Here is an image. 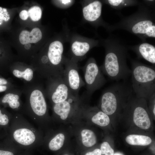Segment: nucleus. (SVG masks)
Segmentation results:
<instances>
[{"instance_id": "obj_18", "label": "nucleus", "mask_w": 155, "mask_h": 155, "mask_svg": "<svg viewBox=\"0 0 155 155\" xmlns=\"http://www.w3.org/2000/svg\"><path fill=\"white\" fill-rule=\"evenodd\" d=\"M82 143L87 147H91L96 142V137L94 133L88 129L83 130L81 132Z\"/></svg>"}, {"instance_id": "obj_32", "label": "nucleus", "mask_w": 155, "mask_h": 155, "mask_svg": "<svg viewBox=\"0 0 155 155\" xmlns=\"http://www.w3.org/2000/svg\"><path fill=\"white\" fill-rule=\"evenodd\" d=\"M59 1H61L63 4H68V3L71 2L72 1L71 0H61Z\"/></svg>"}, {"instance_id": "obj_33", "label": "nucleus", "mask_w": 155, "mask_h": 155, "mask_svg": "<svg viewBox=\"0 0 155 155\" xmlns=\"http://www.w3.org/2000/svg\"><path fill=\"white\" fill-rule=\"evenodd\" d=\"M113 155H123L122 154L118 152H116L113 154Z\"/></svg>"}, {"instance_id": "obj_2", "label": "nucleus", "mask_w": 155, "mask_h": 155, "mask_svg": "<svg viewBox=\"0 0 155 155\" xmlns=\"http://www.w3.org/2000/svg\"><path fill=\"white\" fill-rule=\"evenodd\" d=\"M22 90L25 100L21 113L26 115L40 126L48 113L44 89L42 84L40 80L24 84Z\"/></svg>"}, {"instance_id": "obj_34", "label": "nucleus", "mask_w": 155, "mask_h": 155, "mask_svg": "<svg viewBox=\"0 0 155 155\" xmlns=\"http://www.w3.org/2000/svg\"><path fill=\"white\" fill-rule=\"evenodd\" d=\"M62 155H69L68 154H62Z\"/></svg>"}, {"instance_id": "obj_16", "label": "nucleus", "mask_w": 155, "mask_h": 155, "mask_svg": "<svg viewBox=\"0 0 155 155\" xmlns=\"http://www.w3.org/2000/svg\"><path fill=\"white\" fill-rule=\"evenodd\" d=\"M42 37V33L40 29L35 28L30 32L26 30L22 31L19 36V40L21 44H25L29 43H36L41 40Z\"/></svg>"}, {"instance_id": "obj_30", "label": "nucleus", "mask_w": 155, "mask_h": 155, "mask_svg": "<svg viewBox=\"0 0 155 155\" xmlns=\"http://www.w3.org/2000/svg\"><path fill=\"white\" fill-rule=\"evenodd\" d=\"M18 155H32L31 150H26L23 152H20Z\"/></svg>"}, {"instance_id": "obj_13", "label": "nucleus", "mask_w": 155, "mask_h": 155, "mask_svg": "<svg viewBox=\"0 0 155 155\" xmlns=\"http://www.w3.org/2000/svg\"><path fill=\"white\" fill-rule=\"evenodd\" d=\"M137 56L153 64H155V47L146 42L142 43L132 48Z\"/></svg>"}, {"instance_id": "obj_5", "label": "nucleus", "mask_w": 155, "mask_h": 155, "mask_svg": "<svg viewBox=\"0 0 155 155\" xmlns=\"http://www.w3.org/2000/svg\"><path fill=\"white\" fill-rule=\"evenodd\" d=\"M102 94L100 105L102 111L107 115H111L117 110L119 102L120 103L129 100L134 93L131 85L123 82L109 86Z\"/></svg>"}, {"instance_id": "obj_35", "label": "nucleus", "mask_w": 155, "mask_h": 155, "mask_svg": "<svg viewBox=\"0 0 155 155\" xmlns=\"http://www.w3.org/2000/svg\"></svg>"}, {"instance_id": "obj_9", "label": "nucleus", "mask_w": 155, "mask_h": 155, "mask_svg": "<svg viewBox=\"0 0 155 155\" xmlns=\"http://www.w3.org/2000/svg\"><path fill=\"white\" fill-rule=\"evenodd\" d=\"M72 93L78 95L81 87L85 85L78 72V68L75 65H68L63 69L62 75Z\"/></svg>"}, {"instance_id": "obj_3", "label": "nucleus", "mask_w": 155, "mask_h": 155, "mask_svg": "<svg viewBox=\"0 0 155 155\" xmlns=\"http://www.w3.org/2000/svg\"><path fill=\"white\" fill-rule=\"evenodd\" d=\"M9 129V137L22 149L31 150L41 144L42 137L40 131L21 113H13Z\"/></svg>"}, {"instance_id": "obj_31", "label": "nucleus", "mask_w": 155, "mask_h": 155, "mask_svg": "<svg viewBox=\"0 0 155 155\" xmlns=\"http://www.w3.org/2000/svg\"><path fill=\"white\" fill-rule=\"evenodd\" d=\"M31 46V45L29 43H28L25 44L24 47L26 49L29 50L30 49Z\"/></svg>"}, {"instance_id": "obj_24", "label": "nucleus", "mask_w": 155, "mask_h": 155, "mask_svg": "<svg viewBox=\"0 0 155 155\" xmlns=\"http://www.w3.org/2000/svg\"><path fill=\"white\" fill-rule=\"evenodd\" d=\"M134 1L125 0H108V4L114 8H121L131 5L135 3Z\"/></svg>"}, {"instance_id": "obj_20", "label": "nucleus", "mask_w": 155, "mask_h": 155, "mask_svg": "<svg viewBox=\"0 0 155 155\" xmlns=\"http://www.w3.org/2000/svg\"><path fill=\"white\" fill-rule=\"evenodd\" d=\"M64 135L59 133L50 140L47 144L49 149L52 151H57L63 146L65 140Z\"/></svg>"}, {"instance_id": "obj_11", "label": "nucleus", "mask_w": 155, "mask_h": 155, "mask_svg": "<svg viewBox=\"0 0 155 155\" xmlns=\"http://www.w3.org/2000/svg\"><path fill=\"white\" fill-rule=\"evenodd\" d=\"M7 91L1 99V103L7 104L14 112L21 113L24 104L21 98L23 94L22 89L16 86Z\"/></svg>"}, {"instance_id": "obj_7", "label": "nucleus", "mask_w": 155, "mask_h": 155, "mask_svg": "<svg viewBox=\"0 0 155 155\" xmlns=\"http://www.w3.org/2000/svg\"><path fill=\"white\" fill-rule=\"evenodd\" d=\"M86 94L91 95L99 89L106 83V80L100 67L94 59H91L84 68Z\"/></svg>"}, {"instance_id": "obj_14", "label": "nucleus", "mask_w": 155, "mask_h": 155, "mask_svg": "<svg viewBox=\"0 0 155 155\" xmlns=\"http://www.w3.org/2000/svg\"><path fill=\"white\" fill-rule=\"evenodd\" d=\"M102 6L101 2L95 1L84 7L83 13L85 19L90 22L97 20L101 15Z\"/></svg>"}, {"instance_id": "obj_29", "label": "nucleus", "mask_w": 155, "mask_h": 155, "mask_svg": "<svg viewBox=\"0 0 155 155\" xmlns=\"http://www.w3.org/2000/svg\"><path fill=\"white\" fill-rule=\"evenodd\" d=\"M84 155H102L100 149L96 148L92 151L87 152Z\"/></svg>"}, {"instance_id": "obj_19", "label": "nucleus", "mask_w": 155, "mask_h": 155, "mask_svg": "<svg viewBox=\"0 0 155 155\" xmlns=\"http://www.w3.org/2000/svg\"><path fill=\"white\" fill-rule=\"evenodd\" d=\"M71 49L72 53L75 56L81 57L84 55L89 51L90 45L87 42L76 41L72 44Z\"/></svg>"}, {"instance_id": "obj_15", "label": "nucleus", "mask_w": 155, "mask_h": 155, "mask_svg": "<svg viewBox=\"0 0 155 155\" xmlns=\"http://www.w3.org/2000/svg\"><path fill=\"white\" fill-rule=\"evenodd\" d=\"M78 95L72 94L66 100L53 104V110L54 113L60 116L62 119H66L71 110V103L75 97Z\"/></svg>"}, {"instance_id": "obj_8", "label": "nucleus", "mask_w": 155, "mask_h": 155, "mask_svg": "<svg viewBox=\"0 0 155 155\" xmlns=\"http://www.w3.org/2000/svg\"><path fill=\"white\" fill-rule=\"evenodd\" d=\"M133 20L128 23L129 31L140 36L155 38V25L150 17L139 16Z\"/></svg>"}, {"instance_id": "obj_28", "label": "nucleus", "mask_w": 155, "mask_h": 155, "mask_svg": "<svg viewBox=\"0 0 155 155\" xmlns=\"http://www.w3.org/2000/svg\"><path fill=\"white\" fill-rule=\"evenodd\" d=\"M19 16L21 19L26 20L28 19L29 15L28 12L25 10H24L20 12Z\"/></svg>"}, {"instance_id": "obj_25", "label": "nucleus", "mask_w": 155, "mask_h": 155, "mask_svg": "<svg viewBox=\"0 0 155 155\" xmlns=\"http://www.w3.org/2000/svg\"><path fill=\"white\" fill-rule=\"evenodd\" d=\"M0 108V126L9 127L13 113H3Z\"/></svg>"}, {"instance_id": "obj_6", "label": "nucleus", "mask_w": 155, "mask_h": 155, "mask_svg": "<svg viewBox=\"0 0 155 155\" xmlns=\"http://www.w3.org/2000/svg\"><path fill=\"white\" fill-rule=\"evenodd\" d=\"M46 97L53 104L66 100L72 94L62 76L52 77L47 79L44 89Z\"/></svg>"}, {"instance_id": "obj_1", "label": "nucleus", "mask_w": 155, "mask_h": 155, "mask_svg": "<svg viewBox=\"0 0 155 155\" xmlns=\"http://www.w3.org/2000/svg\"><path fill=\"white\" fill-rule=\"evenodd\" d=\"M104 63L100 67L102 73L113 80L125 81L131 75L127 63L126 48L119 41L110 38Z\"/></svg>"}, {"instance_id": "obj_26", "label": "nucleus", "mask_w": 155, "mask_h": 155, "mask_svg": "<svg viewBox=\"0 0 155 155\" xmlns=\"http://www.w3.org/2000/svg\"><path fill=\"white\" fill-rule=\"evenodd\" d=\"M100 150L102 155H113L114 151L109 143L107 142L102 143L100 146Z\"/></svg>"}, {"instance_id": "obj_23", "label": "nucleus", "mask_w": 155, "mask_h": 155, "mask_svg": "<svg viewBox=\"0 0 155 155\" xmlns=\"http://www.w3.org/2000/svg\"><path fill=\"white\" fill-rule=\"evenodd\" d=\"M21 149L13 142L7 149H0V155H18Z\"/></svg>"}, {"instance_id": "obj_17", "label": "nucleus", "mask_w": 155, "mask_h": 155, "mask_svg": "<svg viewBox=\"0 0 155 155\" xmlns=\"http://www.w3.org/2000/svg\"><path fill=\"white\" fill-rule=\"evenodd\" d=\"M126 142L132 145L146 146L152 142L151 138L148 136L142 135L131 134L127 136L125 138Z\"/></svg>"}, {"instance_id": "obj_22", "label": "nucleus", "mask_w": 155, "mask_h": 155, "mask_svg": "<svg viewBox=\"0 0 155 155\" xmlns=\"http://www.w3.org/2000/svg\"><path fill=\"white\" fill-rule=\"evenodd\" d=\"M28 15L34 21H37L41 18L42 11L41 9L38 6H34L31 7L28 11Z\"/></svg>"}, {"instance_id": "obj_27", "label": "nucleus", "mask_w": 155, "mask_h": 155, "mask_svg": "<svg viewBox=\"0 0 155 155\" xmlns=\"http://www.w3.org/2000/svg\"><path fill=\"white\" fill-rule=\"evenodd\" d=\"M7 12L6 9L0 7V25L3 23V21H6L9 19Z\"/></svg>"}, {"instance_id": "obj_4", "label": "nucleus", "mask_w": 155, "mask_h": 155, "mask_svg": "<svg viewBox=\"0 0 155 155\" xmlns=\"http://www.w3.org/2000/svg\"><path fill=\"white\" fill-rule=\"evenodd\" d=\"M131 62V86L138 98H149L155 93V69L134 60Z\"/></svg>"}, {"instance_id": "obj_12", "label": "nucleus", "mask_w": 155, "mask_h": 155, "mask_svg": "<svg viewBox=\"0 0 155 155\" xmlns=\"http://www.w3.org/2000/svg\"><path fill=\"white\" fill-rule=\"evenodd\" d=\"M142 105L135 106L133 111V120L137 126L146 129L150 127L151 122L147 110Z\"/></svg>"}, {"instance_id": "obj_10", "label": "nucleus", "mask_w": 155, "mask_h": 155, "mask_svg": "<svg viewBox=\"0 0 155 155\" xmlns=\"http://www.w3.org/2000/svg\"><path fill=\"white\" fill-rule=\"evenodd\" d=\"M9 70L12 75L23 81L24 84L33 83L40 78L33 66L12 64L9 67Z\"/></svg>"}, {"instance_id": "obj_21", "label": "nucleus", "mask_w": 155, "mask_h": 155, "mask_svg": "<svg viewBox=\"0 0 155 155\" xmlns=\"http://www.w3.org/2000/svg\"><path fill=\"white\" fill-rule=\"evenodd\" d=\"M92 121L100 126L107 125L110 123L109 118L107 115L102 111L98 112L92 118Z\"/></svg>"}]
</instances>
